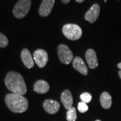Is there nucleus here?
<instances>
[{"label": "nucleus", "instance_id": "14", "mask_svg": "<svg viewBox=\"0 0 121 121\" xmlns=\"http://www.w3.org/2000/svg\"><path fill=\"white\" fill-rule=\"evenodd\" d=\"M49 90V85L47 81L43 80H38L34 85V90L39 94H44Z\"/></svg>", "mask_w": 121, "mask_h": 121}, {"label": "nucleus", "instance_id": "11", "mask_svg": "<svg viewBox=\"0 0 121 121\" xmlns=\"http://www.w3.org/2000/svg\"><path fill=\"white\" fill-rule=\"evenodd\" d=\"M72 66L76 70L84 75H87L88 73V69L85 63L81 57H76L72 62Z\"/></svg>", "mask_w": 121, "mask_h": 121}, {"label": "nucleus", "instance_id": "4", "mask_svg": "<svg viewBox=\"0 0 121 121\" xmlns=\"http://www.w3.org/2000/svg\"><path fill=\"white\" fill-rule=\"evenodd\" d=\"M31 4V0H19L15 4L13 10L15 17L17 19H22L25 17L29 11Z\"/></svg>", "mask_w": 121, "mask_h": 121}, {"label": "nucleus", "instance_id": "1", "mask_svg": "<svg viewBox=\"0 0 121 121\" xmlns=\"http://www.w3.org/2000/svg\"><path fill=\"white\" fill-rule=\"evenodd\" d=\"M6 86L13 93L24 95L26 93L27 88L23 77L16 72H9L4 79Z\"/></svg>", "mask_w": 121, "mask_h": 121}, {"label": "nucleus", "instance_id": "16", "mask_svg": "<svg viewBox=\"0 0 121 121\" xmlns=\"http://www.w3.org/2000/svg\"><path fill=\"white\" fill-rule=\"evenodd\" d=\"M77 114L75 107H71L67 112V120L68 121H76Z\"/></svg>", "mask_w": 121, "mask_h": 121}, {"label": "nucleus", "instance_id": "8", "mask_svg": "<svg viewBox=\"0 0 121 121\" xmlns=\"http://www.w3.org/2000/svg\"><path fill=\"white\" fill-rule=\"evenodd\" d=\"M54 0H43L39 9V13L42 17H46L50 14L53 7Z\"/></svg>", "mask_w": 121, "mask_h": 121}, {"label": "nucleus", "instance_id": "10", "mask_svg": "<svg viewBox=\"0 0 121 121\" xmlns=\"http://www.w3.org/2000/svg\"><path fill=\"white\" fill-rule=\"evenodd\" d=\"M85 58L89 68L94 69L98 66V60L96 52L93 49H89L86 52Z\"/></svg>", "mask_w": 121, "mask_h": 121}, {"label": "nucleus", "instance_id": "7", "mask_svg": "<svg viewBox=\"0 0 121 121\" xmlns=\"http://www.w3.org/2000/svg\"><path fill=\"white\" fill-rule=\"evenodd\" d=\"M100 7L98 4H94L85 15L84 18L90 23H94L97 20L100 14Z\"/></svg>", "mask_w": 121, "mask_h": 121}, {"label": "nucleus", "instance_id": "3", "mask_svg": "<svg viewBox=\"0 0 121 121\" xmlns=\"http://www.w3.org/2000/svg\"><path fill=\"white\" fill-rule=\"evenodd\" d=\"M62 32L67 39L72 40H76L82 36V31L81 28L74 24H67L62 28Z\"/></svg>", "mask_w": 121, "mask_h": 121}, {"label": "nucleus", "instance_id": "17", "mask_svg": "<svg viewBox=\"0 0 121 121\" xmlns=\"http://www.w3.org/2000/svg\"><path fill=\"white\" fill-rule=\"evenodd\" d=\"M80 99L83 102L85 103H89L92 100V95L89 93H83L80 95Z\"/></svg>", "mask_w": 121, "mask_h": 121}, {"label": "nucleus", "instance_id": "5", "mask_svg": "<svg viewBox=\"0 0 121 121\" xmlns=\"http://www.w3.org/2000/svg\"><path fill=\"white\" fill-rule=\"evenodd\" d=\"M58 54L60 60L64 64H69L73 58V53L68 46L65 44L58 45Z\"/></svg>", "mask_w": 121, "mask_h": 121}, {"label": "nucleus", "instance_id": "15", "mask_svg": "<svg viewBox=\"0 0 121 121\" xmlns=\"http://www.w3.org/2000/svg\"><path fill=\"white\" fill-rule=\"evenodd\" d=\"M100 102L101 105L104 109H109L112 104V96L108 92L104 91L100 95Z\"/></svg>", "mask_w": 121, "mask_h": 121}, {"label": "nucleus", "instance_id": "12", "mask_svg": "<svg viewBox=\"0 0 121 121\" xmlns=\"http://www.w3.org/2000/svg\"><path fill=\"white\" fill-rule=\"evenodd\" d=\"M60 100L65 108L69 110L72 107L73 104V98L71 93L69 90H65L62 93Z\"/></svg>", "mask_w": 121, "mask_h": 121}, {"label": "nucleus", "instance_id": "25", "mask_svg": "<svg viewBox=\"0 0 121 121\" xmlns=\"http://www.w3.org/2000/svg\"><path fill=\"white\" fill-rule=\"evenodd\" d=\"M104 2H107V0H104Z\"/></svg>", "mask_w": 121, "mask_h": 121}, {"label": "nucleus", "instance_id": "13", "mask_svg": "<svg viewBox=\"0 0 121 121\" xmlns=\"http://www.w3.org/2000/svg\"><path fill=\"white\" fill-rule=\"evenodd\" d=\"M21 58L24 65L28 69H31L34 66V60L30 51L25 48L22 51L21 53Z\"/></svg>", "mask_w": 121, "mask_h": 121}, {"label": "nucleus", "instance_id": "2", "mask_svg": "<svg viewBox=\"0 0 121 121\" xmlns=\"http://www.w3.org/2000/svg\"><path fill=\"white\" fill-rule=\"evenodd\" d=\"M5 103L11 111L14 113H23L28 108V101L23 95L14 93L7 94L5 97Z\"/></svg>", "mask_w": 121, "mask_h": 121}, {"label": "nucleus", "instance_id": "18", "mask_svg": "<svg viewBox=\"0 0 121 121\" xmlns=\"http://www.w3.org/2000/svg\"><path fill=\"white\" fill-rule=\"evenodd\" d=\"M8 44V39L7 38V37L4 34L0 33V47L4 48L6 47H7Z\"/></svg>", "mask_w": 121, "mask_h": 121}, {"label": "nucleus", "instance_id": "6", "mask_svg": "<svg viewBox=\"0 0 121 121\" xmlns=\"http://www.w3.org/2000/svg\"><path fill=\"white\" fill-rule=\"evenodd\" d=\"M33 58L39 67L43 68L46 65L48 60V54L44 50L37 49L34 52Z\"/></svg>", "mask_w": 121, "mask_h": 121}, {"label": "nucleus", "instance_id": "24", "mask_svg": "<svg viewBox=\"0 0 121 121\" xmlns=\"http://www.w3.org/2000/svg\"><path fill=\"white\" fill-rule=\"evenodd\" d=\"M95 121H100V120H96Z\"/></svg>", "mask_w": 121, "mask_h": 121}, {"label": "nucleus", "instance_id": "20", "mask_svg": "<svg viewBox=\"0 0 121 121\" xmlns=\"http://www.w3.org/2000/svg\"><path fill=\"white\" fill-rule=\"evenodd\" d=\"M61 1L64 4H67L71 0H61Z\"/></svg>", "mask_w": 121, "mask_h": 121}, {"label": "nucleus", "instance_id": "21", "mask_svg": "<svg viewBox=\"0 0 121 121\" xmlns=\"http://www.w3.org/2000/svg\"><path fill=\"white\" fill-rule=\"evenodd\" d=\"M117 67L118 68H119L120 69V70H121V62H119L118 64L117 65Z\"/></svg>", "mask_w": 121, "mask_h": 121}, {"label": "nucleus", "instance_id": "19", "mask_svg": "<svg viewBox=\"0 0 121 121\" xmlns=\"http://www.w3.org/2000/svg\"><path fill=\"white\" fill-rule=\"evenodd\" d=\"M89 109V107L86 103H85L81 102L78 103V110L81 113H85L87 112Z\"/></svg>", "mask_w": 121, "mask_h": 121}, {"label": "nucleus", "instance_id": "22", "mask_svg": "<svg viewBox=\"0 0 121 121\" xmlns=\"http://www.w3.org/2000/svg\"><path fill=\"white\" fill-rule=\"evenodd\" d=\"M85 0H76V1L78 3H81L82 2H84Z\"/></svg>", "mask_w": 121, "mask_h": 121}, {"label": "nucleus", "instance_id": "9", "mask_svg": "<svg viewBox=\"0 0 121 121\" xmlns=\"http://www.w3.org/2000/svg\"><path fill=\"white\" fill-rule=\"evenodd\" d=\"M43 105L45 111L51 114L56 113L60 108V103L52 99L45 100L44 101Z\"/></svg>", "mask_w": 121, "mask_h": 121}, {"label": "nucleus", "instance_id": "23", "mask_svg": "<svg viewBox=\"0 0 121 121\" xmlns=\"http://www.w3.org/2000/svg\"><path fill=\"white\" fill-rule=\"evenodd\" d=\"M118 75H119V76L120 78L121 79V70H119L118 71Z\"/></svg>", "mask_w": 121, "mask_h": 121}]
</instances>
